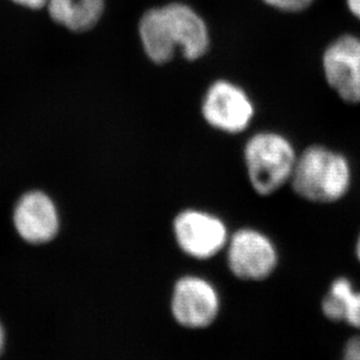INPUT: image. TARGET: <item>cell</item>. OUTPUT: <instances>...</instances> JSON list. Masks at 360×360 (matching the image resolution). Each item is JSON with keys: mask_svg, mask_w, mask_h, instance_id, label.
Instances as JSON below:
<instances>
[{"mask_svg": "<svg viewBox=\"0 0 360 360\" xmlns=\"http://www.w3.org/2000/svg\"><path fill=\"white\" fill-rule=\"evenodd\" d=\"M344 359L360 360V337H354L349 340L345 347Z\"/></svg>", "mask_w": 360, "mask_h": 360, "instance_id": "5bb4252c", "label": "cell"}, {"mask_svg": "<svg viewBox=\"0 0 360 360\" xmlns=\"http://www.w3.org/2000/svg\"><path fill=\"white\" fill-rule=\"evenodd\" d=\"M357 257H358V259H359V261H360V236H359V239H358V243H357Z\"/></svg>", "mask_w": 360, "mask_h": 360, "instance_id": "ac0fdd59", "label": "cell"}, {"mask_svg": "<svg viewBox=\"0 0 360 360\" xmlns=\"http://www.w3.org/2000/svg\"><path fill=\"white\" fill-rule=\"evenodd\" d=\"M201 112L208 124L227 134H240L253 120L254 104L246 91L229 81H215L205 94Z\"/></svg>", "mask_w": 360, "mask_h": 360, "instance_id": "277c9868", "label": "cell"}, {"mask_svg": "<svg viewBox=\"0 0 360 360\" xmlns=\"http://www.w3.org/2000/svg\"><path fill=\"white\" fill-rule=\"evenodd\" d=\"M347 3L351 13L360 20V0H347Z\"/></svg>", "mask_w": 360, "mask_h": 360, "instance_id": "2e32d148", "label": "cell"}, {"mask_svg": "<svg viewBox=\"0 0 360 360\" xmlns=\"http://www.w3.org/2000/svg\"><path fill=\"white\" fill-rule=\"evenodd\" d=\"M143 51L153 63H170L177 52L190 61L200 59L211 46L205 18L183 0H169L143 11L137 22Z\"/></svg>", "mask_w": 360, "mask_h": 360, "instance_id": "6da1fadb", "label": "cell"}, {"mask_svg": "<svg viewBox=\"0 0 360 360\" xmlns=\"http://www.w3.org/2000/svg\"><path fill=\"white\" fill-rule=\"evenodd\" d=\"M11 3L30 11H40L46 8L49 0H10Z\"/></svg>", "mask_w": 360, "mask_h": 360, "instance_id": "9a60e30c", "label": "cell"}, {"mask_svg": "<svg viewBox=\"0 0 360 360\" xmlns=\"http://www.w3.org/2000/svg\"><path fill=\"white\" fill-rule=\"evenodd\" d=\"M354 292L351 282L338 278L331 284L329 294L323 301V312L331 321H344L347 312V298Z\"/></svg>", "mask_w": 360, "mask_h": 360, "instance_id": "8fae6325", "label": "cell"}, {"mask_svg": "<svg viewBox=\"0 0 360 360\" xmlns=\"http://www.w3.org/2000/svg\"><path fill=\"white\" fill-rule=\"evenodd\" d=\"M290 181L295 192L307 200L333 202L343 198L350 188V164L333 150L310 146L297 156Z\"/></svg>", "mask_w": 360, "mask_h": 360, "instance_id": "7a4b0ae2", "label": "cell"}, {"mask_svg": "<svg viewBox=\"0 0 360 360\" xmlns=\"http://www.w3.org/2000/svg\"><path fill=\"white\" fill-rule=\"evenodd\" d=\"M270 8L285 12V13H298L311 6L315 0H260Z\"/></svg>", "mask_w": 360, "mask_h": 360, "instance_id": "7c38bea8", "label": "cell"}, {"mask_svg": "<svg viewBox=\"0 0 360 360\" xmlns=\"http://www.w3.org/2000/svg\"><path fill=\"white\" fill-rule=\"evenodd\" d=\"M13 225L18 236L31 245L52 241L60 229V217L52 198L42 191L22 194L13 211Z\"/></svg>", "mask_w": 360, "mask_h": 360, "instance_id": "52a82bcc", "label": "cell"}, {"mask_svg": "<svg viewBox=\"0 0 360 360\" xmlns=\"http://www.w3.org/2000/svg\"><path fill=\"white\" fill-rule=\"evenodd\" d=\"M297 155L284 136L259 132L245 148V163L250 185L261 195L276 192L290 181Z\"/></svg>", "mask_w": 360, "mask_h": 360, "instance_id": "3957f363", "label": "cell"}, {"mask_svg": "<svg viewBox=\"0 0 360 360\" xmlns=\"http://www.w3.org/2000/svg\"><path fill=\"white\" fill-rule=\"evenodd\" d=\"M350 326L360 329V292H352L347 298L345 319Z\"/></svg>", "mask_w": 360, "mask_h": 360, "instance_id": "4fadbf2b", "label": "cell"}, {"mask_svg": "<svg viewBox=\"0 0 360 360\" xmlns=\"http://www.w3.org/2000/svg\"><path fill=\"white\" fill-rule=\"evenodd\" d=\"M323 70L330 87L347 103H360V38L336 39L323 54Z\"/></svg>", "mask_w": 360, "mask_h": 360, "instance_id": "8992f818", "label": "cell"}, {"mask_svg": "<svg viewBox=\"0 0 360 360\" xmlns=\"http://www.w3.org/2000/svg\"><path fill=\"white\" fill-rule=\"evenodd\" d=\"M218 310V294L207 281L195 276L178 281L172 297V312L181 326L205 328L214 321Z\"/></svg>", "mask_w": 360, "mask_h": 360, "instance_id": "9c48e42d", "label": "cell"}, {"mask_svg": "<svg viewBox=\"0 0 360 360\" xmlns=\"http://www.w3.org/2000/svg\"><path fill=\"white\" fill-rule=\"evenodd\" d=\"M4 347H5V330L3 324L0 322V356L3 354Z\"/></svg>", "mask_w": 360, "mask_h": 360, "instance_id": "e0dca14e", "label": "cell"}, {"mask_svg": "<svg viewBox=\"0 0 360 360\" xmlns=\"http://www.w3.org/2000/svg\"><path fill=\"white\" fill-rule=\"evenodd\" d=\"M273 243L254 229H240L229 243V264L236 276L243 280H262L276 266Z\"/></svg>", "mask_w": 360, "mask_h": 360, "instance_id": "ba28073f", "label": "cell"}, {"mask_svg": "<svg viewBox=\"0 0 360 360\" xmlns=\"http://www.w3.org/2000/svg\"><path fill=\"white\" fill-rule=\"evenodd\" d=\"M174 236L180 248L191 257L208 259L226 246L229 233L215 215L198 210H186L174 219Z\"/></svg>", "mask_w": 360, "mask_h": 360, "instance_id": "5b68a950", "label": "cell"}, {"mask_svg": "<svg viewBox=\"0 0 360 360\" xmlns=\"http://www.w3.org/2000/svg\"><path fill=\"white\" fill-rule=\"evenodd\" d=\"M344 360H347V359H344Z\"/></svg>", "mask_w": 360, "mask_h": 360, "instance_id": "d6986e66", "label": "cell"}, {"mask_svg": "<svg viewBox=\"0 0 360 360\" xmlns=\"http://www.w3.org/2000/svg\"><path fill=\"white\" fill-rule=\"evenodd\" d=\"M107 6L108 0H49L46 10L53 22L82 34L100 24Z\"/></svg>", "mask_w": 360, "mask_h": 360, "instance_id": "30bf717a", "label": "cell"}]
</instances>
